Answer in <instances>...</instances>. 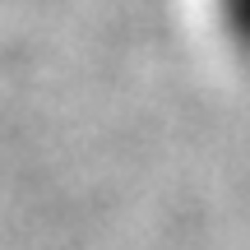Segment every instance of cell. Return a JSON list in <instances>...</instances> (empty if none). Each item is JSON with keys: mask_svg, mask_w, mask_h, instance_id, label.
Returning <instances> with one entry per match:
<instances>
[{"mask_svg": "<svg viewBox=\"0 0 250 250\" xmlns=\"http://www.w3.org/2000/svg\"><path fill=\"white\" fill-rule=\"evenodd\" d=\"M218 19H223V33L232 37V46L250 61V0H218Z\"/></svg>", "mask_w": 250, "mask_h": 250, "instance_id": "6da1fadb", "label": "cell"}]
</instances>
